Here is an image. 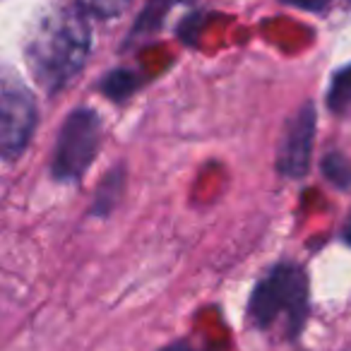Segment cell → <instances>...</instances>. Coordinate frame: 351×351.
I'll return each instance as SVG.
<instances>
[{"mask_svg": "<svg viewBox=\"0 0 351 351\" xmlns=\"http://www.w3.org/2000/svg\"><path fill=\"white\" fill-rule=\"evenodd\" d=\"M36 99L12 70L0 68V161H12L34 135Z\"/></svg>", "mask_w": 351, "mask_h": 351, "instance_id": "4", "label": "cell"}, {"mask_svg": "<svg viewBox=\"0 0 351 351\" xmlns=\"http://www.w3.org/2000/svg\"><path fill=\"white\" fill-rule=\"evenodd\" d=\"M178 3H183V0H149L147 8L142 10L140 20H137L135 27H132L130 41H140V39H147V36L154 34V32L159 29L161 22H164V17L169 15L171 8L178 5Z\"/></svg>", "mask_w": 351, "mask_h": 351, "instance_id": "6", "label": "cell"}, {"mask_svg": "<svg viewBox=\"0 0 351 351\" xmlns=\"http://www.w3.org/2000/svg\"><path fill=\"white\" fill-rule=\"evenodd\" d=\"M132 0H77V5L82 8L84 12L97 17H116L121 15L123 10L130 8Z\"/></svg>", "mask_w": 351, "mask_h": 351, "instance_id": "10", "label": "cell"}, {"mask_svg": "<svg viewBox=\"0 0 351 351\" xmlns=\"http://www.w3.org/2000/svg\"><path fill=\"white\" fill-rule=\"evenodd\" d=\"M284 3H289V5L301 8V10L320 12V10H325L327 3H330V0H284Z\"/></svg>", "mask_w": 351, "mask_h": 351, "instance_id": "11", "label": "cell"}, {"mask_svg": "<svg viewBox=\"0 0 351 351\" xmlns=\"http://www.w3.org/2000/svg\"><path fill=\"white\" fill-rule=\"evenodd\" d=\"M92 49L87 12L80 5H60L39 17L25 46V60L44 92L58 94L87 63Z\"/></svg>", "mask_w": 351, "mask_h": 351, "instance_id": "1", "label": "cell"}, {"mask_svg": "<svg viewBox=\"0 0 351 351\" xmlns=\"http://www.w3.org/2000/svg\"><path fill=\"white\" fill-rule=\"evenodd\" d=\"M308 313H311L308 277L293 263L274 265L250 291L248 320L263 332L282 327L287 337L296 339L306 325Z\"/></svg>", "mask_w": 351, "mask_h": 351, "instance_id": "2", "label": "cell"}, {"mask_svg": "<svg viewBox=\"0 0 351 351\" xmlns=\"http://www.w3.org/2000/svg\"><path fill=\"white\" fill-rule=\"evenodd\" d=\"M101 145V121L92 108H75L60 128L51 173L56 181L73 183L92 166Z\"/></svg>", "mask_w": 351, "mask_h": 351, "instance_id": "3", "label": "cell"}, {"mask_svg": "<svg viewBox=\"0 0 351 351\" xmlns=\"http://www.w3.org/2000/svg\"><path fill=\"white\" fill-rule=\"evenodd\" d=\"M322 171H325V176L335 186H339V188L351 186V161L346 159L344 154H339V152H332V154L325 156Z\"/></svg>", "mask_w": 351, "mask_h": 351, "instance_id": "8", "label": "cell"}, {"mask_svg": "<svg viewBox=\"0 0 351 351\" xmlns=\"http://www.w3.org/2000/svg\"><path fill=\"white\" fill-rule=\"evenodd\" d=\"M315 108L311 104L296 111V116L291 118V123L287 125L279 145L277 154V169L279 173L289 176V178H301L308 173L311 166V154H313V140H315Z\"/></svg>", "mask_w": 351, "mask_h": 351, "instance_id": "5", "label": "cell"}, {"mask_svg": "<svg viewBox=\"0 0 351 351\" xmlns=\"http://www.w3.org/2000/svg\"><path fill=\"white\" fill-rule=\"evenodd\" d=\"M135 87H137L135 75L125 73V70H116V73H111L101 82V89L106 92V97H111V99H125Z\"/></svg>", "mask_w": 351, "mask_h": 351, "instance_id": "9", "label": "cell"}, {"mask_svg": "<svg viewBox=\"0 0 351 351\" xmlns=\"http://www.w3.org/2000/svg\"><path fill=\"white\" fill-rule=\"evenodd\" d=\"M327 106L332 113H339V116L351 111V65L332 75L330 89H327Z\"/></svg>", "mask_w": 351, "mask_h": 351, "instance_id": "7", "label": "cell"}, {"mask_svg": "<svg viewBox=\"0 0 351 351\" xmlns=\"http://www.w3.org/2000/svg\"><path fill=\"white\" fill-rule=\"evenodd\" d=\"M159 351H197V349L191 344V341H186V339H178V341H171V344L161 346Z\"/></svg>", "mask_w": 351, "mask_h": 351, "instance_id": "12", "label": "cell"}]
</instances>
